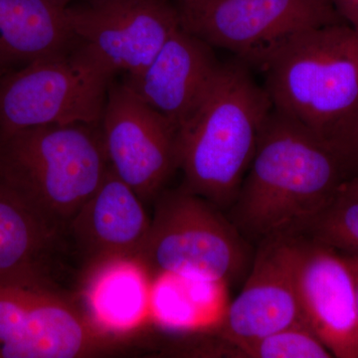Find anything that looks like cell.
Listing matches in <instances>:
<instances>
[{
	"mask_svg": "<svg viewBox=\"0 0 358 358\" xmlns=\"http://www.w3.org/2000/svg\"><path fill=\"white\" fill-rule=\"evenodd\" d=\"M109 169L100 126L51 124L0 138V179L60 237Z\"/></svg>",
	"mask_w": 358,
	"mask_h": 358,
	"instance_id": "obj_3",
	"label": "cell"
},
{
	"mask_svg": "<svg viewBox=\"0 0 358 358\" xmlns=\"http://www.w3.org/2000/svg\"><path fill=\"white\" fill-rule=\"evenodd\" d=\"M115 75L79 43L0 75V138L51 124L100 126Z\"/></svg>",
	"mask_w": 358,
	"mask_h": 358,
	"instance_id": "obj_5",
	"label": "cell"
},
{
	"mask_svg": "<svg viewBox=\"0 0 358 358\" xmlns=\"http://www.w3.org/2000/svg\"><path fill=\"white\" fill-rule=\"evenodd\" d=\"M180 13L199 10L204 7L211 6L219 0H176Z\"/></svg>",
	"mask_w": 358,
	"mask_h": 358,
	"instance_id": "obj_22",
	"label": "cell"
},
{
	"mask_svg": "<svg viewBox=\"0 0 358 358\" xmlns=\"http://www.w3.org/2000/svg\"><path fill=\"white\" fill-rule=\"evenodd\" d=\"M214 49L181 25L152 62L124 83L179 131L218 76L222 63Z\"/></svg>",
	"mask_w": 358,
	"mask_h": 358,
	"instance_id": "obj_13",
	"label": "cell"
},
{
	"mask_svg": "<svg viewBox=\"0 0 358 358\" xmlns=\"http://www.w3.org/2000/svg\"><path fill=\"white\" fill-rule=\"evenodd\" d=\"M350 173L329 141L273 110L231 205V221L260 243L303 237Z\"/></svg>",
	"mask_w": 358,
	"mask_h": 358,
	"instance_id": "obj_1",
	"label": "cell"
},
{
	"mask_svg": "<svg viewBox=\"0 0 358 358\" xmlns=\"http://www.w3.org/2000/svg\"><path fill=\"white\" fill-rule=\"evenodd\" d=\"M68 20L83 45L115 74H138L181 27L169 0H84L70 4Z\"/></svg>",
	"mask_w": 358,
	"mask_h": 358,
	"instance_id": "obj_9",
	"label": "cell"
},
{
	"mask_svg": "<svg viewBox=\"0 0 358 358\" xmlns=\"http://www.w3.org/2000/svg\"><path fill=\"white\" fill-rule=\"evenodd\" d=\"M112 171L143 201L179 169L178 131L126 84L110 85L100 124Z\"/></svg>",
	"mask_w": 358,
	"mask_h": 358,
	"instance_id": "obj_10",
	"label": "cell"
},
{
	"mask_svg": "<svg viewBox=\"0 0 358 358\" xmlns=\"http://www.w3.org/2000/svg\"><path fill=\"white\" fill-rule=\"evenodd\" d=\"M331 1L343 22L358 31V0H331Z\"/></svg>",
	"mask_w": 358,
	"mask_h": 358,
	"instance_id": "obj_21",
	"label": "cell"
},
{
	"mask_svg": "<svg viewBox=\"0 0 358 358\" xmlns=\"http://www.w3.org/2000/svg\"><path fill=\"white\" fill-rule=\"evenodd\" d=\"M138 264V260L117 261L88 272L91 315L110 331L136 319L145 310L147 292Z\"/></svg>",
	"mask_w": 358,
	"mask_h": 358,
	"instance_id": "obj_17",
	"label": "cell"
},
{
	"mask_svg": "<svg viewBox=\"0 0 358 358\" xmlns=\"http://www.w3.org/2000/svg\"><path fill=\"white\" fill-rule=\"evenodd\" d=\"M303 240L286 237L261 243L248 279L221 324L228 345L306 324L296 282Z\"/></svg>",
	"mask_w": 358,
	"mask_h": 358,
	"instance_id": "obj_11",
	"label": "cell"
},
{
	"mask_svg": "<svg viewBox=\"0 0 358 358\" xmlns=\"http://www.w3.org/2000/svg\"><path fill=\"white\" fill-rule=\"evenodd\" d=\"M274 107L240 59L226 61L195 114L179 129L181 187L217 208H230Z\"/></svg>",
	"mask_w": 358,
	"mask_h": 358,
	"instance_id": "obj_2",
	"label": "cell"
},
{
	"mask_svg": "<svg viewBox=\"0 0 358 358\" xmlns=\"http://www.w3.org/2000/svg\"><path fill=\"white\" fill-rule=\"evenodd\" d=\"M150 221L143 200L110 167L71 220L66 234L72 238L89 272L108 263L138 260Z\"/></svg>",
	"mask_w": 358,
	"mask_h": 358,
	"instance_id": "obj_14",
	"label": "cell"
},
{
	"mask_svg": "<svg viewBox=\"0 0 358 358\" xmlns=\"http://www.w3.org/2000/svg\"><path fill=\"white\" fill-rule=\"evenodd\" d=\"M65 1H67L69 4H72L74 3V2L84 1V0H65Z\"/></svg>",
	"mask_w": 358,
	"mask_h": 358,
	"instance_id": "obj_25",
	"label": "cell"
},
{
	"mask_svg": "<svg viewBox=\"0 0 358 358\" xmlns=\"http://www.w3.org/2000/svg\"><path fill=\"white\" fill-rule=\"evenodd\" d=\"M117 345L48 280H0V358L95 357Z\"/></svg>",
	"mask_w": 358,
	"mask_h": 358,
	"instance_id": "obj_7",
	"label": "cell"
},
{
	"mask_svg": "<svg viewBox=\"0 0 358 358\" xmlns=\"http://www.w3.org/2000/svg\"><path fill=\"white\" fill-rule=\"evenodd\" d=\"M298 294L306 324L333 357L358 358V317L355 278L336 250L303 240Z\"/></svg>",
	"mask_w": 358,
	"mask_h": 358,
	"instance_id": "obj_12",
	"label": "cell"
},
{
	"mask_svg": "<svg viewBox=\"0 0 358 358\" xmlns=\"http://www.w3.org/2000/svg\"><path fill=\"white\" fill-rule=\"evenodd\" d=\"M180 187L157 200L138 261L160 275L227 284L243 272L248 245L232 221Z\"/></svg>",
	"mask_w": 358,
	"mask_h": 358,
	"instance_id": "obj_6",
	"label": "cell"
},
{
	"mask_svg": "<svg viewBox=\"0 0 358 358\" xmlns=\"http://www.w3.org/2000/svg\"><path fill=\"white\" fill-rule=\"evenodd\" d=\"M346 260L350 264V267L352 268L353 278H355V292H357V317H358V257L357 256H346Z\"/></svg>",
	"mask_w": 358,
	"mask_h": 358,
	"instance_id": "obj_24",
	"label": "cell"
},
{
	"mask_svg": "<svg viewBox=\"0 0 358 358\" xmlns=\"http://www.w3.org/2000/svg\"><path fill=\"white\" fill-rule=\"evenodd\" d=\"M180 17L185 30L256 68L294 35L343 22L331 0H219Z\"/></svg>",
	"mask_w": 358,
	"mask_h": 358,
	"instance_id": "obj_8",
	"label": "cell"
},
{
	"mask_svg": "<svg viewBox=\"0 0 358 358\" xmlns=\"http://www.w3.org/2000/svg\"><path fill=\"white\" fill-rule=\"evenodd\" d=\"M228 345V343H227ZM229 355L249 358H331V353L308 324L286 327L252 341L228 345Z\"/></svg>",
	"mask_w": 358,
	"mask_h": 358,
	"instance_id": "obj_18",
	"label": "cell"
},
{
	"mask_svg": "<svg viewBox=\"0 0 358 358\" xmlns=\"http://www.w3.org/2000/svg\"><path fill=\"white\" fill-rule=\"evenodd\" d=\"M331 143L345 160L350 173L355 171L357 176L358 174V106Z\"/></svg>",
	"mask_w": 358,
	"mask_h": 358,
	"instance_id": "obj_20",
	"label": "cell"
},
{
	"mask_svg": "<svg viewBox=\"0 0 358 358\" xmlns=\"http://www.w3.org/2000/svg\"><path fill=\"white\" fill-rule=\"evenodd\" d=\"M307 235L346 256L358 257V199L339 192L313 222Z\"/></svg>",
	"mask_w": 358,
	"mask_h": 358,
	"instance_id": "obj_19",
	"label": "cell"
},
{
	"mask_svg": "<svg viewBox=\"0 0 358 358\" xmlns=\"http://www.w3.org/2000/svg\"><path fill=\"white\" fill-rule=\"evenodd\" d=\"M59 238L0 179V280H48L49 261Z\"/></svg>",
	"mask_w": 358,
	"mask_h": 358,
	"instance_id": "obj_16",
	"label": "cell"
},
{
	"mask_svg": "<svg viewBox=\"0 0 358 358\" xmlns=\"http://www.w3.org/2000/svg\"><path fill=\"white\" fill-rule=\"evenodd\" d=\"M341 192L348 195V196L358 199V174L348 179L341 187Z\"/></svg>",
	"mask_w": 358,
	"mask_h": 358,
	"instance_id": "obj_23",
	"label": "cell"
},
{
	"mask_svg": "<svg viewBox=\"0 0 358 358\" xmlns=\"http://www.w3.org/2000/svg\"><path fill=\"white\" fill-rule=\"evenodd\" d=\"M65 0H0V75L76 48Z\"/></svg>",
	"mask_w": 358,
	"mask_h": 358,
	"instance_id": "obj_15",
	"label": "cell"
},
{
	"mask_svg": "<svg viewBox=\"0 0 358 358\" xmlns=\"http://www.w3.org/2000/svg\"><path fill=\"white\" fill-rule=\"evenodd\" d=\"M258 69L274 110L331 143L358 106V31L343 22L299 33Z\"/></svg>",
	"mask_w": 358,
	"mask_h": 358,
	"instance_id": "obj_4",
	"label": "cell"
}]
</instances>
